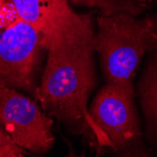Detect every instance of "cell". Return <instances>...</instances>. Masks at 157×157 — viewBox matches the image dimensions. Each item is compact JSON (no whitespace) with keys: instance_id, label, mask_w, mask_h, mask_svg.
I'll return each instance as SVG.
<instances>
[{"instance_id":"obj_1","label":"cell","mask_w":157,"mask_h":157,"mask_svg":"<svg viewBox=\"0 0 157 157\" xmlns=\"http://www.w3.org/2000/svg\"><path fill=\"white\" fill-rule=\"evenodd\" d=\"M46 50V66L35 93L41 109L70 132L87 139L90 146L109 149L105 135L88 107L96 86L93 40L55 42Z\"/></svg>"},{"instance_id":"obj_7","label":"cell","mask_w":157,"mask_h":157,"mask_svg":"<svg viewBox=\"0 0 157 157\" xmlns=\"http://www.w3.org/2000/svg\"><path fill=\"white\" fill-rule=\"evenodd\" d=\"M147 58L136 93L144 114L148 140L157 149V46L148 53Z\"/></svg>"},{"instance_id":"obj_9","label":"cell","mask_w":157,"mask_h":157,"mask_svg":"<svg viewBox=\"0 0 157 157\" xmlns=\"http://www.w3.org/2000/svg\"><path fill=\"white\" fill-rule=\"evenodd\" d=\"M25 154V149L13 141L4 127H0V157H21Z\"/></svg>"},{"instance_id":"obj_2","label":"cell","mask_w":157,"mask_h":157,"mask_svg":"<svg viewBox=\"0 0 157 157\" xmlns=\"http://www.w3.org/2000/svg\"><path fill=\"white\" fill-rule=\"evenodd\" d=\"M157 46V13L144 17L127 12L100 15L93 47L106 83L135 90L134 77L145 55Z\"/></svg>"},{"instance_id":"obj_5","label":"cell","mask_w":157,"mask_h":157,"mask_svg":"<svg viewBox=\"0 0 157 157\" xmlns=\"http://www.w3.org/2000/svg\"><path fill=\"white\" fill-rule=\"evenodd\" d=\"M71 0H6L14 15L31 25L46 39L47 47L61 41L93 40L90 16L76 13Z\"/></svg>"},{"instance_id":"obj_3","label":"cell","mask_w":157,"mask_h":157,"mask_svg":"<svg viewBox=\"0 0 157 157\" xmlns=\"http://www.w3.org/2000/svg\"><path fill=\"white\" fill-rule=\"evenodd\" d=\"M134 100L135 90L116 83H106L90 107V116L105 135L109 149L118 153H134L142 145Z\"/></svg>"},{"instance_id":"obj_8","label":"cell","mask_w":157,"mask_h":157,"mask_svg":"<svg viewBox=\"0 0 157 157\" xmlns=\"http://www.w3.org/2000/svg\"><path fill=\"white\" fill-rule=\"evenodd\" d=\"M156 0H71L78 6L96 9L101 15H112L119 12H127L139 16L151 9Z\"/></svg>"},{"instance_id":"obj_4","label":"cell","mask_w":157,"mask_h":157,"mask_svg":"<svg viewBox=\"0 0 157 157\" xmlns=\"http://www.w3.org/2000/svg\"><path fill=\"white\" fill-rule=\"evenodd\" d=\"M44 48L46 49L45 37L15 16V20L0 28V77L14 89L35 94V75Z\"/></svg>"},{"instance_id":"obj_6","label":"cell","mask_w":157,"mask_h":157,"mask_svg":"<svg viewBox=\"0 0 157 157\" xmlns=\"http://www.w3.org/2000/svg\"><path fill=\"white\" fill-rule=\"evenodd\" d=\"M0 124L25 150L41 153L54 142L53 121L34 102L0 77Z\"/></svg>"},{"instance_id":"obj_10","label":"cell","mask_w":157,"mask_h":157,"mask_svg":"<svg viewBox=\"0 0 157 157\" xmlns=\"http://www.w3.org/2000/svg\"><path fill=\"white\" fill-rule=\"evenodd\" d=\"M6 4V0H0V5H4Z\"/></svg>"}]
</instances>
